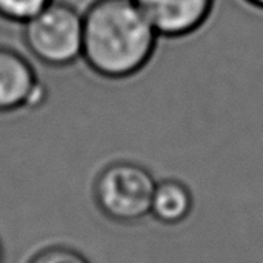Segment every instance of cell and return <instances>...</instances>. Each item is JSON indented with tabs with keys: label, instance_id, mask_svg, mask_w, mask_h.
<instances>
[{
	"label": "cell",
	"instance_id": "3957f363",
	"mask_svg": "<svg viewBox=\"0 0 263 263\" xmlns=\"http://www.w3.org/2000/svg\"><path fill=\"white\" fill-rule=\"evenodd\" d=\"M156 182L149 171L131 162L106 166L94 186L100 211L114 222L133 223L151 213Z\"/></svg>",
	"mask_w": 263,
	"mask_h": 263
},
{
	"label": "cell",
	"instance_id": "ba28073f",
	"mask_svg": "<svg viewBox=\"0 0 263 263\" xmlns=\"http://www.w3.org/2000/svg\"><path fill=\"white\" fill-rule=\"evenodd\" d=\"M28 263H89L80 253L66 247H52L37 253Z\"/></svg>",
	"mask_w": 263,
	"mask_h": 263
},
{
	"label": "cell",
	"instance_id": "30bf717a",
	"mask_svg": "<svg viewBox=\"0 0 263 263\" xmlns=\"http://www.w3.org/2000/svg\"><path fill=\"white\" fill-rule=\"evenodd\" d=\"M0 263H2V245H0Z\"/></svg>",
	"mask_w": 263,
	"mask_h": 263
},
{
	"label": "cell",
	"instance_id": "9c48e42d",
	"mask_svg": "<svg viewBox=\"0 0 263 263\" xmlns=\"http://www.w3.org/2000/svg\"><path fill=\"white\" fill-rule=\"evenodd\" d=\"M247 3L253 5L254 8H259V9H263V0H245Z\"/></svg>",
	"mask_w": 263,
	"mask_h": 263
},
{
	"label": "cell",
	"instance_id": "52a82bcc",
	"mask_svg": "<svg viewBox=\"0 0 263 263\" xmlns=\"http://www.w3.org/2000/svg\"><path fill=\"white\" fill-rule=\"evenodd\" d=\"M52 0H0V20L23 25Z\"/></svg>",
	"mask_w": 263,
	"mask_h": 263
},
{
	"label": "cell",
	"instance_id": "7a4b0ae2",
	"mask_svg": "<svg viewBox=\"0 0 263 263\" xmlns=\"http://www.w3.org/2000/svg\"><path fill=\"white\" fill-rule=\"evenodd\" d=\"M22 40L40 63L51 68L71 66L82 60L83 14L68 2L52 0L22 25Z\"/></svg>",
	"mask_w": 263,
	"mask_h": 263
},
{
	"label": "cell",
	"instance_id": "8992f818",
	"mask_svg": "<svg viewBox=\"0 0 263 263\" xmlns=\"http://www.w3.org/2000/svg\"><path fill=\"white\" fill-rule=\"evenodd\" d=\"M193 210V197L188 188L176 180H165L156 185L151 214L162 223L177 225L183 222Z\"/></svg>",
	"mask_w": 263,
	"mask_h": 263
},
{
	"label": "cell",
	"instance_id": "277c9868",
	"mask_svg": "<svg viewBox=\"0 0 263 263\" xmlns=\"http://www.w3.org/2000/svg\"><path fill=\"white\" fill-rule=\"evenodd\" d=\"M159 37L183 39L211 17L216 0H136Z\"/></svg>",
	"mask_w": 263,
	"mask_h": 263
},
{
	"label": "cell",
	"instance_id": "6da1fadb",
	"mask_svg": "<svg viewBox=\"0 0 263 263\" xmlns=\"http://www.w3.org/2000/svg\"><path fill=\"white\" fill-rule=\"evenodd\" d=\"M82 14V60L94 74L128 79L154 57L160 37L136 0H92Z\"/></svg>",
	"mask_w": 263,
	"mask_h": 263
},
{
	"label": "cell",
	"instance_id": "5b68a950",
	"mask_svg": "<svg viewBox=\"0 0 263 263\" xmlns=\"http://www.w3.org/2000/svg\"><path fill=\"white\" fill-rule=\"evenodd\" d=\"M40 83L31 62L20 51L0 43V112L28 108Z\"/></svg>",
	"mask_w": 263,
	"mask_h": 263
}]
</instances>
